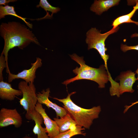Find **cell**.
<instances>
[{
    "label": "cell",
    "mask_w": 138,
    "mask_h": 138,
    "mask_svg": "<svg viewBox=\"0 0 138 138\" xmlns=\"http://www.w3.org/2000/svg\"><path fill=\"white\" fill-rule=\"evenodd\" d=\"M0 33L4 41L1 54L4 56L8 66V53L10 49L18 47L23 49L31 42L40 45L32 31L19 22L13 21L2 23L0 26Z\"/></svg>",
    "instance_id": "1"
},
{
    "label": "cell",
    "mask_w": 138,
    "mask_h": 138,
    "mask_svg": "<svg viewBox=\"0 0 138 138\" xmlns=\"http://www.w3.org/2000/svg\"><path fill=\"white\" fill-rule=\"evenodd\" d=\"M70 55L80 66L79 67H77L73 70L76 76L64 81L62 83L63 84L66 86L76 80L85 79L96 82L98 84L99 88L105 87V84L109 80V78L104 65H101L98 68L92 67L85 64L83 57H79L75 53Z\"/></svg>",
    "instance_id": "2"
},
{
    "label": "cell",
    "mask_w": 138,
    "mask_h": 138,
    "mask_svg": "<svg viewBox=\"0 0 138 138\" xmlns=\"http://www.w3.org/2000/svg\"><path fill=\"white\" fill-rule=\"evenodd\" d=\"M76 93L74 91L68 94L65 98L59 99L54 97L53 98L62 102L63 107L75 121L77 125L89 129L93 120L98 118L101 111L100 106H94L89 109L81 108L76 105L71 100V96Z\"/></svg>",
    "instance_id": "3"
},
{
    "label": "cell",
    "mask_w": 138,
    "mask_h": 138,
    "mask_svg": "<svg viewBox=\"0 0 138 138\" xmlns=\"http://www.w3.org/2000/svg\"><path fill=\"white\" fill-rule=\"evenodd\" d=\"M119 28L118 26L114 29L112 28L106 33H101L100 31L96 28L92 27L86 33L85 41L88 45V49H94L98 51L103 60L104 65L108 72L109 71L107 63L109 56L106 53L107 49L105 47V41L109 35L116 32Z\"/></svg>",
    "instance_id": "4"
},
{
    "label": "cell",
    "mask_w": 138,
    "mask_h": 138,
    "mask_svg": "<svg viewBox=\"0 0 138 138\" xmlns=\"http://www.w3.org/2000/svg\"><path fill=\"white\" fill-rule=\"evenodd\" d=\"M18 88L22 93V98L19 101L20 105L26 113L35 110L38 101L36 88L33 83L28 85L25 81H21L18 84Z\"/></svg>",
    "instance_id": "5"
},
{
    "label": "cell",
    "mask_w": 138,
    "mask_h": 138,
    "mask_svg": "<svg viewBox=\"0 0 138 138\" xmlns=\"http://www.w3.org/2000/svg\"><path fill=\"white\" fill-rule=\"evenodd\" d=\"M21 116L17 109L2 108L0 110V128L11 125L16 128L20 127L22 125Z\"/></svg>",
    "instance_id": "6"
},
{
    "label": "cell",
    "mask_w": 138,
    "mask_h": 138,
    "mask_svg": "<svg viewBox=\"0 0 138 138\" xmlns=\"http://www.w3.org/2000/svg\"><path fill=\"white\" fill-rule=\"evenodd\" d=\"M31 64L30 68L24 70L16 74H13L10 72L9 73L8 78V82L10 83L15 79H21L28 84L33 83L36 77V71L42 65V60L38 57H37L36 61Z\"/></svg>",
    "instance_id": "7"
},
{
    "label": "cell",
    "mask_w": 138,
    "mask_h": 138,
    "mask_svg": "<svg viewBox=\"0 0 138 138\" xmlns=\"http://www.w3.org/2000/svg\"><path fill=\"white\" fill-rule=\"evenodd\" d=\"M35 110L42 117L45 126L47 133L50 138H54L60 133L59 128L54 120H52L48 115L42 104L38 102L37 103Z\"/></svg>",
    "instance_id": "8"
},
{
    "label": "cell",
    "mask_w": 138,
    "mask_h": 138,
    "mask_svg": "<svg viewBox=\"0 0 138 138\" xmlns=\"http://www.w3.org/2000/svg\"><path fill=\"white\" fill-rule=\"evenodd\" d=\"M135 73L130 70L121 73L118 77V79L120 81V95L125 92L133 93L134 92V90L132 88L133 85L137 80L135 77Z\"/></svg>",
    "instance_id": "9"
},
{
    "label": "cell",
    "mask_w": 138,
    "mask_h": 138,
    "mask_svg": "<svg viewBox=\"0 0 138 138\" xmlns=\"http://www.w3.org/2000/svg\"><path fill=\"white\" fill-rule=\"evenodd\" d=\"M50 92V89L48 88L37 94V102L45 105L49 108H52L55 111L57 117L62 118L67 113L64 107H60L49 100V97Z\"/></svg>",
    "instance_id": "10"
},
{
    "label": "cell",
    "mask_w": 138,
    "mask_h": 138,
    "mask_svg": "<svg viewBox=\"0 0 138 138\" xmlns=\"http://www.w3.org/2000/svg\"><path fill=\"white\" fill-rule=\"evenodd\" d=\"M25 117L28 120H32L34 122L33 132L37 135V138H50L47 133L45 128L41 125L43 121L42 117L35 110L26 113Z\"/></svg>",
    "instance_id": "11"
},
{
    "label": "cell",
    "mask_w": 138,
    "mask_h": 138,
    "mask_svg": "<svg viewBox=\"0 0 138 138\" xmlns=\"http://www.w3.org/2000/svg\"><path fill=\"white\" fill-rule=\"evenodd\" d=\"M22 95L21 90L13 88L10 84L3 80L0 82V98L2 100L12 101L17 96Z\"/></svg>",
    "instance_id": "12"
},
{
    "label": "cell",
    "mask_w": 138,
    "mask_h": 138,
    "mask_svg": "<svg viewBox=\"0 0 138 138\" xmlns=\"http://www.w3.org/2000/svg\"><path fill=\"white\" fill-rule=\"evenodd\" d=\"M120 0H95L90 7V10L96 14L100 15L110 8L117 5Z\"/></svg>",
    "instance_id": "13"
},
{
    "label": "cell",
    "mask_w": 138,
    "mask_h": 138,
    "mask_svg": "<svg viewBox=\"0 0 138 138\" xmlns=\"http://www.w3.org/2000/svg\"><path fill=\"white\" fill-rule=\"evenodd\" d=\"M57 123L60 133L69 130L75 131L77 129V124L70 115L67 113L60 118H53Z\"/></svg>",
    "instance_id": "14"
},
{
    "label": "cell",
    "mask_w": 138,
    "mask_h": 138,
    "mask_svg": "<svg viewBox=\"0 0 138 138\" xmlns=\"http://www.w3.org/2000/svg\"><path fill=\"white\" fill-rule=\"evenodd\" d=\"M138 10V0H137L135 6L133 7V10L127 14L119 17L113 20L112 25L113 26L112 28L114 29L120 25L124 23H133L138 26V21L131 19V18Z\"/></svg>",
    "instance_id": "15"
},
{
    "label": "cell",
    "mask_w": 138,
    "mask_h": 138,
    "mask_svg": "<svg viewBox=\"0 0 138 138\" xmlns=\"http://www.w3.org/2000/svg\"><path fill=\"white\" fill-rule=\"evenodd\" d=\"M12 15L20 19L26 24L30 28L32 29V24L26 21V18H24L18 15L15 10L14 6H10L8 5L6 6H0V19L4 18L6 15Z\"/></svg>",
    "instance_id": "16"
},
{
    "label": "cell",
    "mask_w": 138,
    "mask_h": 138,
    "mask_svg": "<svg viewBox=\"0 0 138 138\" xmlns=\"http://www.w3.org/2000/svg\"><path fill=\"white\" fill-rule=\"evenodd\" d=\"M82 127L81 126L77 125V129L75 131H73L70 130L63 132L60 133L54 138H71L74 135L79 134L85 136L86 133L83 131L85 129Z\"/></svg>",
    "instance_id": "17"
},
{
    "label": "cell",
    "mask_w": 138,
    "mask_h": 138,
    "mask_svg": "<svg viewBox=\"0 0 138 138\" xmlns=\"http://www.w3.org/2000/svg\"><path fill=\"white\" fill-rule=\"evenodd\" d=\"M37 7H40L43 8L47 13V11L51 13V16L52 17L53 14H56L60 10V8L52 6L50 4L47 0H40L39 4L36 6Z\"/></svg>",
    "instance_id": "18"
},
{
    "label": "cell",
    "mask_w": 138,
    "mask_h": 138,
    "mask_svg": "<svg viewBox=\"0 0 138 138\" xmlns=\"http://www.w3.org/2000/svg\"><path fill=\"white\" fill-rule=\"evenodd\" d=\"M6 68V72L8 74L10 72L8 66L7 65L4 56L1 54L0 56V81L3 80V72L4 68Z\"/></svg>",
    "instance_id": "19"
},
{
    "label": "cell",
    "mask_w": 138,
    "mask_h": 138,
    "mask_svg": "<svg viewBox=\"0 0 138 138\" xmlns=\"http://www.w3.org/2000/svg\"><path fill=\"white\" fill-rule=\"evenodd\" d=\"M120 49L121 50L124 52L131 50L138 51V44L134 46H129L126 44H121V45Z\"/></svg>",
    "instance_id": "20"
},
{
    "label": "cell",
    "mask_w": 138,
    "mask_h": 138,
    "mask_svg": "<svg viewBox=\"0 0 138 138\" xmlns=\"http://www.w3.org/2000/svg\"><path fill=\"white\" fill-rule=\"evenodd\" d=\"M17 0H0V6L4 5L6 6L10 2H13L17 1Z\"/></svg>",
    "instance_id": "21"
},
{
    "label": "cell",
    "mask_w": 138,
    "mask_h": 138,
    "mask_svg": "<svg viewBox=\"0 0 138 138\" xmlns=\"http://www.w3.org/2000/svg\"><path fill=\"white\" fill-rule=\"evenodd\" d=\"M138 103V101H136L135 102L132 103L129 106H125V109L124 111L123 112L124 113H125L131 107L133 106V105Z\"/></svg>",
    "instance_id": "22"
},
{
    "label": "cell",
    "mask_w": 138,
    "mask_h": 138,
    "mask_svg": "<svg viewBox=\"0 0 138 138\" xmlns=\"http://www.w3.org/2000/svg\"><path fill=\"white\" fill-rule=\"evenodd\" d=\"M131 38H133L134 37H138V33H135L132 34L131 36Z\"/></svg>",
    "instance_id": "23"
},
{
    "label": "cell",
    "mask_w": 138,
    "mask_h": 138,
    "mask_svg": "<svg viewBox=\"0 0 138 138\" xmlns=\"http://www.w3.org/2000/svg\"><path fill=\"white\" fill-rule=\"evenodd\" d=\"M135 72H136L135 73H136L137 74V80H138V65H137V68L136 70V71H135ZM137 89H138V85H137Z\"/></svg>",
    "instance_id": "24"
},
{
    "label": "cell",
    "mask_w": 138,
    "mask_h": 138,
    "mask_svg": "<svg viewBox=\"0 0 138 138\" xmlns=\"http://www.w3.org/2000/svg\"><path fill=\"white\" fill-rule=\"evenodd\" d=\"M21 138H33L28 136H26Z\"/></svg>",
    "instance_id": "25"
},
{
    "label": "cell",
    "mask_w": 138,
    "mask_h": 138,
    "mask_svg": "<svg viewBox=\"0 0 138 138\" xmlns=\"http://www.w3.org/2000/svg\"></svg>",
    "instance_id": "26"
}]
</instances>
